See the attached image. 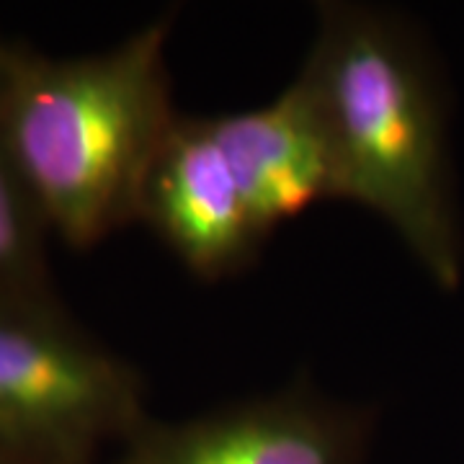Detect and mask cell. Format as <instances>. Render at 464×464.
Instances as JSON below:
<instances>
[{
    "instance_id": "obj_5",
    "label": "cell",
    "mask_w": 464,
    "mask_h": 464,
    "mask_svg": "<svg viewBox=\"0 0 464 464\" xmlns=\"http://www.w3.org/2000/svg\"><path fill=\"white\" fill-rule=\"evenodd\" d=\"M140 222L201 282L243 271L261 250L209 116L179 114L150 170Z\"/></svg>"
},
{
    "instance_id": "obj_6",
    "label": "cell",
    "mask_w": 464,
    "mask_h": 464,
    "mask_svg": "<svg viewBox=\"0 0 464 464\" xmlns=\"http://www.w3.org/2000/svg\"><path fill=\"white\" fill-rule=\"evenodd\" d=\"M209 127L264 243L317 201L335 199L328 142L297 78L271 103L209 116Z\"/></svg>"
},
{
    "instance_id": "obj_7",
    "label": "cell",
    "mask_w": 464,
    "mask_h": 464,
    "mask_svg": "<svg viewBox=\"0 0 464 464\" xmlns=\"http://www.w3.org/2000/svg\"><path fill=\"white\" fill-rule=\"evenodd\" d=\"M47 227L0 142V307H60L47 261Z\"/></svg>"
},
{
    "instance_id": "obj_4",
    "label": "cell",
    "mask_w": 464,
    "mask_h": 464,
    "mask_svg": "<svg viewBox=\"0 0 464 464\" xmlns=\"http://www.w3.org/2000/svg\"><path fill=\"white\" fill-rule=\"evenodd\" d=\"M362 415L299 380L181 423L145 418L124 464H348Z\"/></svg>"
},
{
    "instance_id": "obj_1",
    "label": "cell",
    "mask_w": 464,
    "mask_h": 464,
    "mask_svg": "<svg viewBox=\"0 0 464 464\" xmlns=\"http://www.w3.org/2000/svg\"><path fill=\"white\" fill-rule=\"evenodd\" d=\"M176 11L103 52L52 57L0 39V142L44 227L91 250L140 222L179 111L168 39Z\"/></svg>"
},
{
    "instance_id": "obj_3",
    "label": "cell",
    "mask_w": 464,
    "mask_h": 464,
    "mask_svg": "<svg viewBox=\"0 0 464 464\" xmlns=\"http://www.w3.org/2000/svg\"><path fill=\"white\" fill-rule=\"evenodd\" d=\"M145 380L60 307H0V449L83 464L145 423Z\"/></svg>"
},
{
    "instance_id": "obj_2",
    "label": "cell",
    "mask_w": 464,
    "mask_h": 464,
    "mask_svg": "<svg viewBox=\"0 0 464 464\" xmlns=\"http://www.w3.org/2000/svg\"><path fill=\"white\" fill-rule=\"evenodd\" d=\"M328 142L335 199L362 204L402 237L433 282H459L441 111L408 32L369 3L323 0L295 75Z\"/></svg>"
},
{
    "instance_id": "obj_8",
    "label": "cell",
    "mask_w": 464,
    "mask_h": 464,
    "mask_svg": "<svg viewBox=\"0 0 464 464\" xmlns=\"http://www.w3.org/2000/svg\"><path fill=\"white\" fill-rule=\"evenodd\" d=\"M0 464H42V462H34V459L21 457V454L8 451V449H0Z\"/></svg>"
}]
</instances>
